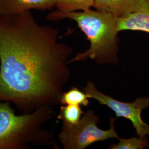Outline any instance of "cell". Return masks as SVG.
Masks as SVG:
<instances>
[{
    "label": "cell",
    "instance_id": "obj_1",
    "mask_svg": "<svg viewBox=\"0 0 149 149\" xmlns=\"http://www.w3.org/2000/svg\"><path fill=\"white\" fill-rule=\"evenodd\" d=\"M59 38L30 12L0 15V101L23 113L60 104L74 50Z\"/></svg>",
    "mask_w": 149,
    "mask_h": 149
},
{
    "label": "cell",
    "instance_id": "obj_2",
    "mask_svg": "<svg viewBox=\"0 0 149 149\" xmlns=\"http://www.w3.org/2000/svg\"><path fill=\"white\" fill-rule=\"evenodd\" d=\"M51 21L69 19L75 22L87 38L90 47L85 52L79 53L69 63L90 59L100 65L119 63V39L118 17L111 13L96 9L61 13L55 11L47 17Z\"/></svg>",
    "mask_w": 149,
    "mask_h": 149
},
{
    "label": "cell",
    "instance_id": "obj_3",
    "mask_svg": "<svg viewBox=\"0 0 149 149\" xmlns=\"http://www.w3.org/2000/svg\"><path fill=\"white\" fill-rule=\"evenodd\" d=\"M55 116L53 107L17 115L7 102L0 101V149H26L32 146L59 149L53 135L43 125Z\"/></svg>",
    "mask_w": 149,
    "mask_h": 149
},
{
    "label": "cell",
    "instance_id": "obj_4",
    "mask_svg": "<svg viewBox=\"0 0 149 149\" xmlns=\"http://www.w3.org/2000/svg\"><path fill=\"white\" fill-rule=\"evenodd\" d=\"M116 118L110 117V128L103 130L97 124L100 118L93 110H88L80 122L74 125L63 124L58 135L65 149H85L91 145L110 139L119 138L114 127Z\"/></svg>",
    "mask_w": 149,
    "mask_h": 149
},
{
    "label": "cell",
    "instance_id": "obj_5",
    "mask_svg": "<svg viewBox=\"0 0 149 149\" xmlns=\"http://www.w3.org/2000/svg\"><path fill=\"white\" fill-rule=\"evenodd\" d=\"M84 91L90 99H94L102 106H105L116 114V118H124L132 123L138 136L149 135V124L145 122L141 117L144 109L149 108V97L137 98L133 102H125L117 100L98 90L93 82L88 81Z\"/></svg>",
    "mask_w": 149,
    "mask_h": 149
},
{
    "label": "cell",
    "instance_id": "obj_6",
    "mask_svg": "<svg viewBox=\"0 0 149 149\" xmlns=\"http://www.w3.org/2000/svg\"><path fill=\"white\" fill-rule=\"evenodd\" d=\"M118 31H138L149 34V0H142L136 11L118 18Z\"/></svg>",
    "mask_w": 149,
    "mask_h": 149
},
{
    "label": "cell",
    "instance_id": "obj_7",
    "mask_svg": "<svg viewBox=\"0 0 149 149\" xmlns=\"http://www.w3.org/2000/svg\"><path fill=\"white\" fill-rule=\"evenodd\" d=\"M56 0H0V15H14L31 10L47 11L56 6Z\"/></svg>",
    "mask_w": 149,
    "mask_h": 149
},
{
    "label": "cell",
    "instance_id": "obj_8",
    "mask_svg": "<svg viewBox=\"0 0 149 149\" xmlns=\"http://www.w3.org/2000/svg\"><path fill=\"white\" fill-rule=\"evenodd\" d=\"M142 0H95L94 8L120 18L138 8Z\"/></svg>",
    "mask_w": 149,
    "mask_h": 149
},
{
    "label": "cell",
    "instance_id": "obj_9",
    "mask_svg": "<svg viewBox=\"0 0 149 149\" xmlns=\"http://www.w3.org/2000/svg\"><path fill=\"white\" fill-rule=\"evenodd\" d=\"M94 6L95 0H56L55 11L61 13L87 11Z\"/></svg>",
    "mask_w": 149,
    "mask_h": 149
},
{
    "label": "cell",
    "instance_id": "obj_10",
    "mask_svg": "<svg viewBox=\"0 0 149 149\" xmlns=\"http://www.w3.org/2000/svg\"><path fill=\"white\" fill-rule=\"evenodd\" d=\"M84 112L81 106L75 104L61 105L58 119L62 120L63 123L74 125L80 122Z\"/></svg>",
    "mask_w": 149,
    "mask_h": 149
},
{
    "label": "cell",
    "instance_id": "obj_11",
    "mask_svg": "<svg viewBox=\"0 0 149 149\" xmlns=\"http://www.w3.org/2000/svg\"><path fill=\"white\" fill-rule=\"evenodd\" d=\"M89 100V97L84 91L80 90L76 87H73L63 93L60 104L61 105L75 104L87 107L90 104Z\"/></svg>",
    "mask_w": 149,
    "mask_h": 149
},
{
    "label": "cell",
    "instance_id": "obj_12",
    "mask_svg": "<svg viewBox=\"0 0 149 149\" xmlns=\"http://www.w3.org/2000/svg\"><path fill=\"white\" fill-rule=\"evenodd\" d=\"M118 144H112L109 149H144L149 147V139L147 136L133 137L131 138L118 139Z\"/></svg>",
    "mask_w": 149,
    "mask_h": 149
}]
</instances>
